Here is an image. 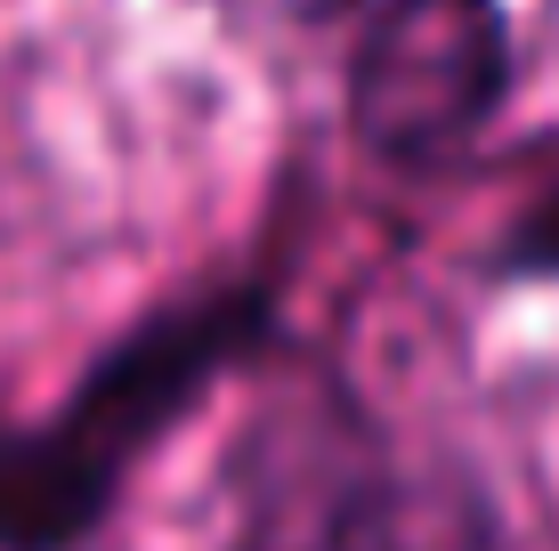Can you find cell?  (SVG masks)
I'll use <instances>...</instances> for the list:
<instances>
[{
  "instance_id": "6da1fadb",
  "label": "cell",
  "mask_w": 559,
  "mask_h": 551,
  "mask_svg": "<svg viewBox=\"0 0 559 551\" xmlns=\"http://www.w3.org/2000/svg\"><path fill=\"white\" fill-rule=\"evenodd\" d=\"M511 41L495 0H365L349 49V130L390 170H438L495 122Z\"/></svg>"
},
{
  "instance_id": "7a4b0ae2",
  "label": "cell",
  "mask_w": 559,
  "mask_h": 551,
  "mask_svg": "<svg viewBox=\"0 0 559 551\" xmlns=\"http://www.w3.org/2000/svg\"><path fill=\"white\" fill-rule=\"evenodd\" d=\"M219 16H236L243 33H317L333 16H349L357 0H211Z\"/></svg>"
}]
</instances>
